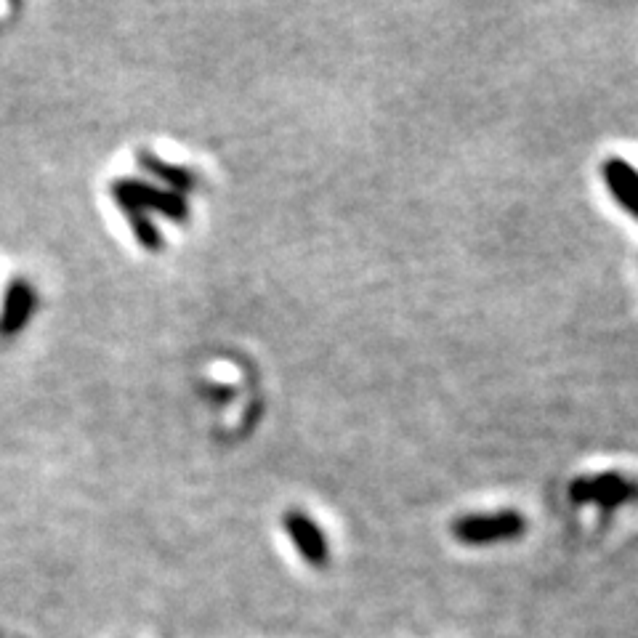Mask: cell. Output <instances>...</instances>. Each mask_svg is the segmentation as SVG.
<instances>
[{"mask_svg": "<svg viewBox=\"0 0 638 638\" xmlns=\"http://www.w3.org/2000/svg\"><path fill=\"white\" fill-rule=\"evenodd\" d=\"M527 530L522 514L516 511H500V514H476L463 516L452 524V535L463 545H490L503 540H516Z\"/></svg>", "mask_w": 638, "mask_h": 638, "instance_id": "obj_1", "label": "cell"}, {"mask_svg": "<svg viewBox=\"0 0 638 638\" xmlns=\"http://www.w3.org/2000/svg\"><path fill=\"white\" fill-rule=\"evenodd\" d=\"M569 498H572V503H580V506L583 503H596L604 511H612V508L638 498V484L628 482L625 476L615 474V471L583 476V479H575L569 484Z\"/></svg>", "mask_w": 638, "mask_h": 638, "instance_id": "obj_2", "label": "cell"}, {"mask_svg": "<svg viewBox=\"0 0 638 638\" xmlns=\"http://www.w3.org/2000/svg\"><path fill=\"white\" fill-rule=\"evenodd\" d=\"M285 530H288L290 543L296 545V551L301 553V559L312 567H327L330 561V548L317 524L301 511H288L285 514Z\"/></svg>", "mask_w": 638, "mask_h": 638, "instance_id": "obj_3", "label": "cell"}, {"mask_svg": "<svg viewBox=\"0 0 638 638\" xmlns=\"http://www.w3.org/2000/svg\"><path fill=\"white\" fill-rule=\"evenodd\" d=\"M604 181L609 192L625 211L638 218V171L631 163H625L620 157H609L604 163Z\"/></svg>", "mask_w": 638, "mask_h": 638, "instance_id": "obj_4", "label": "cell"}]
</instances>
